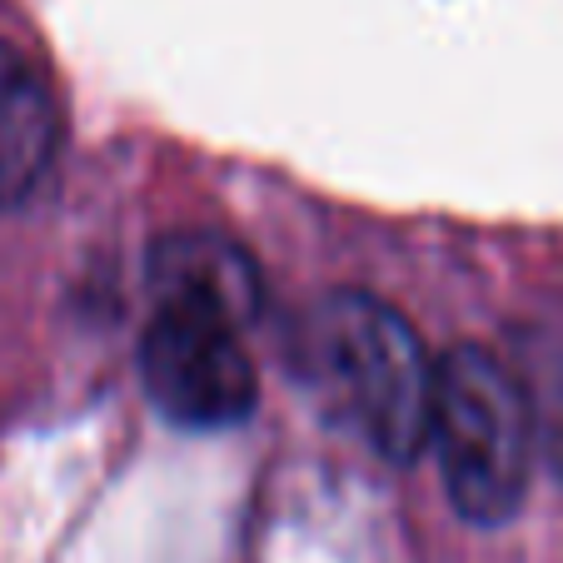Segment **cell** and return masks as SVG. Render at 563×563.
I'll list each match as a JSON object with an SVG mask.
<instances>
[{"mask_svg": "<svg viewBox=\"0 0 563 563\" xmlns=\"http://www.w3.org/2000/svg\"><path fill=\"white\" fill-rule=\"evenodd\" d=\"M60 155V100L45 70L0 41V210L31 200Z\"/></svg>", "mask_w": 563, "mask_h": 563, "instance_id": "obj_4", "label": "cell"}, {"mask_svg": "<svg viewBox=\"0 0 563 563\" xmlns=\"http://www.w3.org/2000/svg\"><path fill=\"white\" fill-rule=\"evenodd\" d=\"M140 374L165 419L180 429H230L255 409V360L245 330L185 305H155L140 344Z\"/></svg>", "mask_w": 563, "mask_h": 563, "instance_id": "obj_3", "label": "cell"}, {"mask_svg": "<svg viewBox=\"0 0 563 563\" xmlns=\"http://www.w3.org/2000/svg\"><path fill=\"white\" fill-rule=\"evenodd\" d=\"M155 299L220 314L245 330L260 309V269L220 234H170L155 250Z\"/></svg>", "mask_w": 563, "mask_h": 563, "instance_id": "obj_5", "label": "cell"}, {"mask_svg": "<svg viewBox=\"0 0 563 563\" xmlns=\"http://www.w3.org/2000/svg\"><path fill=\"white\" fill-rule=\"evenodd\" d=\"M429 444L439 449L449 504L478 529H499L529 494V399L478 344H459L434 369Z\"/></svg>", "mask_w": 563, "mask_h": 563, "instance_id": "obj_1", "label": "cell"}, {"mask_svg": "<svg viewBox=\"0 0 563 563\" xmlns=\"http://www.w3.org/2000/svg\"><path fill=\"white\" fill-rule=\"evenodd\" d=\"M319 369L374 449L394 464L424 454L434 415V369L424 340L374 295H330L314 314Z\"/></svg>", "mask_w": 563, "mask_h": 563, "instance_id": "obj_2", "label": "cell"}]
</instances>
